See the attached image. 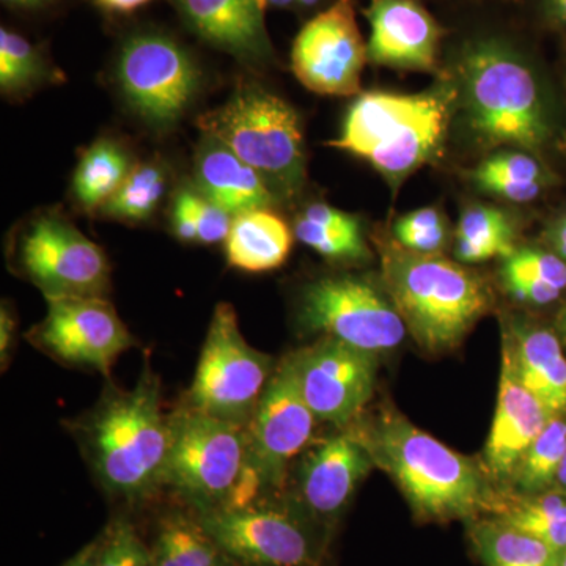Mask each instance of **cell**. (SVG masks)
<instances>
[{
  "mask_svg": "<svg viewBox=\"0 0 566 566\" xmlns=\"http://www.w3.org/2000/svg\"><path fill=\"white\" fill-rule=\"evenodd\" d=\"M449 77L465 132L483 150L513 148L539 158L553 144L556 120L542 77L510 36L480 32L458 43Z\"/></svg>",
  "mask_w": 566,
  "mask_h": 566,
  "instance_id": "1",
  "label": "cell"
},
{
  "mask_svg": "<svg viewBox=\"0 0 566 566\" xmlns=\"http://www.w3.org/2000/svg\"><path fill=\"white\" fill-rule=\"evenodd\" d=\"M161 395V379L145 354L133 389L109 382L93 408L69 424L103 490L129 505L163 490L170 422Z\"/></svg>",
  "mask_w": 566,
  "mask_h": 566,
  "instance_id": "2",
  "label": "cell"
},
{
  "mask_svg": "<svg viewBox=\"0 0 566 566\" xmlns=\"http://www.w3.org/2000/svg\"><path fill=\"white\" fill-rule=\"evenodd\" d=\"M349 430L420 520L471 521L493 510L499 491L485 465L442 444L395 409L382 408L370 419L363 416Z\"/></svg>",
  "mask_w": 566,
  "mask_h": 566,
  "instance_id": "3",
  "label": "cell"
},
{
  "mask_svg": "<svg viewBox=\"0 0 566 566\" xmlns=\"http://www.w3.org/2000/svg\"><path fill=\"white\" fill-rule=\"evenodd\" d=\"M457 109L452 80L420 93L368 92L349 107L331 147L363 158L398 191L409 175L433 163Z\"/></svg>",
  "mask_w": 566,
  "mask_h": 566,
  "instance_id": "4",
  "label": "cell"
},
{
  "mask_svg": "<svg viewBox=\"0 0 566 566\" xmlns=\"http://www.w3.org/2000/svg\"><path fill=\"white\" fill-rule=\"evenodd\" d=\"M382 283L406 327L430 353L455 348L493 307L488 283L442 255H422L397 241H379Z\"/></svg>",
  "mask_w": 566,
  "mask_h": 566,
  "instance_id": "5",
  "label": "cell"
},
{
  "mask_svg": "<svg viewBox=\"0 0 566 566\" xmlns=\"http://www.w3.org/2000/svg\"><path fill=\"white\" fill-rule=\"evenodd\" d=\"M197 123L205 136L230 148L279 196L293 197L303 188V129L296 111L279 96L259 85H243Z\"/></svg>",
  "mask_w": 566,
  "mask_h": 566,
  "instance_id": "6",
  "label": "cell"
},
{
  "mask_svg": "<svg viewBox=\"0 0 566 566\" xmlns=\"http://www.w3.org/2000/svg\"><path fill=\"white\" fill-rule=\"evenodd\" d=\"M169 422L163 488L197 515L232 504L248 469L244 428L203 415L182 401L170 412Z\"/></svg>",
  "mask_w": 566,
  "mask_h": 566,
  "instance_id": "7",
  "label": "cell"
},
{
  "mask_svg": "<svg viewBox=\"0 0 566 566\" xmlns=\"http://www.w3.org/2000/svg\"><path fill=\"white\" fill-rule=\"evenodd\" d=\"M7 262L46 301L107 297L111 290L106 253L59 210L36 211L18 223L10 234Z\"/></svg>",
  "mask_w": 566,
  "mask_h": 566,
  "instance_id": "8",
  "label": "cell"
},
{
  "mask_svg": "<svg viewBox=\"0 0 566 566\" xmlns=\"http://www.w3.org/2000/svg\"><path fill=\"white\" fill-rule=\"evenodd\" d=\"M197 516L240 566H322L331 542L290 497L270 495Z\"/></svg>",
  "mask_w": 566,
  "mask_h": 566,
  "instance_id": "9",
  "label": "cell"
},
{
  "mask_svg": "<svg viewBox=\"0 0 566 566\" xmlns=\"http://www.w3.org/2000/svg\"><path fill=\"white\" fill-rule=\"evenodd\" d=\"M316 422L301 387L296 352L286 354L244 428L248 469L241 493L251 499L281 493L293 461L312 444Z\"/></svg>",
  "mask_w": 566,
  "mask_h": 566,
  "instance_id": "10",
  "label": "cell"
},
{
  "mask_svg": "<svg viewBox=\"0 0 566 566\" xmlns=\"http://www.w3.org/2000/svg\"><path fill=\"white\" fill-rule=\"evenodd\" d=\"M270 354L245 342L232 305L219 303L211 316L193 381L182 398L216 419L245 428L275 370Z\"/></svg>",
  "mask_w": 566,
  "mask_h": 566,
  "instance_id": "11",
  "label": "cell"
},
{
  "mask_svg": "<svg viewBox=\"0 0 566 566\" xmlns=\"http://www.w3.org/2000/svg\"><path fill=\"white\" fill-rule=\"evenodd\" d=\"M300 322L307 333L375 356L398 348L408 331L385 283L357 274L324 275L308 283L301 294Z\"/></svg>",
  "mask_w": 566,
  "mask_h": 566,
  "instance_id": "12",
  "label": "cell"
},
{
  "mask_svg": "<svg viewBox=\"0 0 566 566\" xmlns=\"http://www.w3.org/2000/svg\"><path fill=\"white\" fill-rule=\"evenodd\" d=\"M117 80L142 120L155 129H170L196 102L202 70L172 36L144 31L123 41Z\"/></svg>",
  "mask_w": 566,
  "mask_h": 566,
  "instance_id": "13",
  "label": "cell"
},
{
  "mask_svg": "<svg viewBox=\"0 0 566 566\" xmlns=\"http://www.w3.org/2000/svg\"><path fill=\"white\" fill-rule=\"evenodd\" d=\"M46 303V315L24 338L55 363L109 378L118 357L137 346L107 297H62Z\"/></svg>",
  "mask_w": 566,
  "mask_h": 566,
  "instance_id": "14",
  "label": "cell"
},
{
  "mask_svg": "<svg viewBox=\"0 0 566 566\" xmlns=\"http://www.w3.org/2000/svg\"><path fill=\"white\" fill-rule=\"evenodd\" d=\"M367 62V43L357 25L354 0H335L329 9L312 18L294 39V76L318 95L359 93Z\"/></svg>",
  "mask_w": 566,
  "mask_h": 566,
  "instance_id": "15",
  "label": "cell"
},
{
  "mask_svg": "<svg viewBox=\"0 0 566 566\" xmlns=\"http://www.w3.org/2000/svg\"><path fill=\"white\" fill-rule=\"evenodd\" d=\"M305 401L318 422L338 430L364 416L375 394L378 356L331 337L296 352Z\"/></svg>",
  "mask_w": 566,
  "mask_h": 566,
  "instance_id": "16",
  "label": "cell"
},
{
  "mask_svg": "<svg viewBox=\"0 0 566 566\" xmlns=\"http://www.w3.org/2000/svg\"><path fill=\"white\" fill-rule=\"evenodd\" d=\"M375 468L370 453L349 428L308 446L297 464L290 499L333 538L357 488Z\"/></svg>",
  "mask_w": 566,
  "mask_h": 566,
  "instance_id": "17",
  "label": "cell"
},
{
  "mask_svg": "<svg viewBox=\"0 0 566 566\" xmlns=\"http://www.w3.org/2000/svg\"><path fill=\"white\" fill-rule=\"evenodd\" d=\"M368 62L386 69L441 73L447 31L419 0H370L364 10Z\"/></svg>",
  "mask_w": 566,
  "mask_h": 566,
  "instance_id": "18",
  "label": "cell"
},
{
  "mask_svg": "<svg viewBox=\"0 0 566 566\" xmlns=\"http://www.w3.org/2000/svg\"><path fill=\"white\" fill-rule=\"evenodd\" d=\"M553 415L517 379L509 345L502 342L501 381L483 465L493 482L510 483L517 464Z\"/></svg>",
  "mask_w": 566,
  "mask_h": 566,
  "instance_id": "19",
  "label": "cell"
},
{
  "mask_svg": "<svg viewBox=\"0 0 566 566\" xmlns=\"http://www.w3.org/2000/svg\"><path fill=\"white\" fill-rule=\"evenodd\" d=\"M185 24L200 40L227 52L244 65L274 61L264 24L266 0H172Z\"/></svg>",
  "mask_w": 566,
  "mask_h": 566,
  "instance_id": "20",
  "label": "cell"
},
{
  "mask_svg": "<svg viewBox=\"0 0 566 566\" xmlns=\"http://www.w3.org/2000/svg\"><path fill=\"white\" fill-rule=\"evenodd\" d=\"M196 189L212 203L234 216L273 207L275 196L266 180L226 145L212 137L197 150Z\"/></svg>",
  "mask_w": 566,
  "mask_h": 566,
  "instance_id": "21",
  "label": "cell"
},
{
  "mask_svg": "<svg viewBox=\"0 0 566 566\" xmlns=\"http://www.w3.org/2000/svg\"><path fill=\"white\" fill-rule=\"evenodd\" d=\"M517 379L553 416H566V356L556 331L527 322L510 323L502 335Z\"/></svg>",
  "mask_w": 566,
  "mask_h": 566,
  "instance_id": "22",
  "label": "cell"
},
{
  "mask_svg": "<svg viewBox=\"0 0 566 566\" xmlns=\"http://www.w3.org/2000/svg\"><path fill=\"white\" fill-rule=\"evenodd\" d=\"M292 245V230L270 208L243 212L234 216L227 237V262L245 273H266L286 262Z\"/></svg>",
  "mask_w": 566,
  "mask_h": 566,
  "instance_id": "23",
  "label": "cell"
},
{
  "mask_svg": "<svg viewBox=\"0 0 566 566\" xmlns=\"http://www.w3.org/2000/svg\"><path fill=\"white\" fill-rule=\"evenodd\" d=\"M155 566H240L186 510H169L156 521L150 543Z\"/></svg>",
  "mask_w": 566,
  "mask_h": 566,
  "instance_id": "24",
  "label": "cell"
},
{
  "mask_svg": "<svg viewBox=\"0 0 566 566\" xmlns=\"http://www.w3.org/2000/svg\"><path fill=\"white\" fill-rule=\"evenodd\" d=\"M294 237L329 262H363L370 256L360 219L331 205H308L294 222Z\"/></svg>",
  "mask_w": 566,
  "mask_h": 566,
  "instance_id": "25",
  "label": "cell"
},
{
  "mask_svg": "<svg viewBox=\"0 0 566 566\" xmlns=\"http://www.w3.org/2000/svg\"><path fill=\"white\" fill-rule=\"evenodd\" d=\"M471 178L482 191L513 203L535 202L553 182V174L538 156L513 148L491 153Z\"/></svg>",
  "mask_w": 566,
  "mask_h": 566,
  "instance_id": "26",
  "label": "cell"
},
{
  "mask_svg": "<svg viewBox=\"0 0 566 566\" xmlns=\"http://www.w3.org/2000/svg\"><path fill=\"white\" fill-rule=\"evenodd\" d=\"M468 535L485 566H557L560 556L536 536L491 515L468 521Z\"/></svg>",
  "mask_w": 566,
  "mask_h": 566,
  "instance_id": "27",
  "label": "cell"
},
{
  "mask_svg": "<svg viewBox=\"0 0 566 566\" xmlns=\"http://www.w3.org/2000/svg\"><path fill=\"white\" fill-rule=\"evenodd\" d=\"M134 164L120 142L103 137L82 153L71 193L81 210L99 212L118 192Z\"/></svg>",
  "mask_w": 566,
  "mask_h": 566,
  "instance_id": "28",
  "label": "cell"
},
{
  "mask_svg": "<svg viewBox=\"0 0 566 566\" xmlns=\"http://www.w3.org/2000/svg\"><path fill=\"white\" fill-rule=\"evenodd\" d=\"M490 515L536 536L557 553L566 549V493L557 488L534 494L499 491Z\"/></svg>",
  "mask_w": 566,
  "mask_h": 566,
  "instance_id": "29",
  "label": "cell"
},
{
  "mask_svg": "<svg viewBox=\"0 0 566 566\" xmlns=\"http://www.w3.org/2000/svg\"><path fill=\"white\" fill-rule=\"evenodd\" d=\"M516 227L506 212L491 205H471L461 214L455 230L458 263L476 264L505 259L516 249Z\"/></svg>",
  "mask_w": 566,
  "mask_h": 566,
  "instance_id": "30",
  "label": "cell"
},
{
  "mask_svg": "<svg viewBox=\"0 0 566 566\" xmlns=\"http://www.w3.org/2000/svg\"><path fill=\"white\" fill-rule=\"evenodd\" d=\"M65 80L43 48L21 33L0 29V91L9 98H25L48 84Z\"/></svg>",
  "mask_w": 566,
  "mask_h": 566,
  "instance_id": "31",
  "label": "cell"
},
{
  "mask_svg": "<svg viewBox=\"0 0 566 566\" xmlns=\"http://www.w3.org/2000/svg\"><path fill=\"white\" fill-rule=\"evenodd\" d=\"M566 453V416H553L532 442L510 480L513 493L553 490Z\"/></svg>",
  "mask_w": 566,
  "mask_h": 566,
  "instance_id": "32",
  "label": "cell"
},
{
  "mask_svg": "<svg viewBox=\"0 0 566 566\" xmlns=\"http://www.w3.org/2000/svg\"><path fill=\"white\" fill-rule=\"evenodd\" d=\"M167 182L169 175L161 163L134 164L122 188L99 214L125 223L148 221L166 196Z\"/></svg>",
  "mask_w": 566,
  "mask_h": 566,
  "instance_id": "33",
  "label": "cell"
},
{
  "mask_svg": "<svg viewBox=\"0 0 566 566\" xmlns=\"http://www.w3.org/2000/svg\"><path fill=\"white\" fill-rule=\"evenodd\" d=\"M232 222V214L212 203L196 188H182L175 196L172 232L182 243H226Z\"/></svg>",
  "mask_w": 566,
  "mask_h": 566,
  "instance_id": "34",
  "label": "cell"
},
{
  "mask_svg": "<svg viewBox=\"0 0 566 566\" xmlns=\"http://www.w3.org/2000/svg\"><path fill=\"white\" fill-rule=\"evenodd\" d=\"M502 282H528L566 292V263L551 249L521 245L502 259Z\"/></svg>",
  "mask_w": 566,
  "mask_h": 566,
  "instance_id": "35",
  "label": "cell"
},
{
  "mask_svg": "<svg viewBox=\"0 0 566 566\" xmlns=\"http://www.w3.org/2000/svg\"><path fill=\"white\" fill-rule=\"evenodd\" d=\"M392 238L408 251L422 255H442L449 244V226L438 208H419L395 221Z\"/></svg>",
  "mask_w": 566,
  "mask_h": 566,
  "instance_id": "36",
  "label": "cell"
},
{
  "mask_svg": "<svg viewBox=\"0 0 566 566\" xmlns=\"http://www.w3.org/2000/svg\"><path fill=\"white\" fill-rule=\"evenodd\" d=\"M96 566H155L150 546L128 517L118 515L99 535Z\"/></svg>",
  "mask_w": 566,
  "mask_h": 566,
  "instance_id": "37",
  "label": "cell"
},
{
  "mask_svg": "<svg viewBox=\"0 0 566 566\" xmlns=\"http://www.w3.org/2000/svg\"><path fill=\"white\" fill-rule=\"evenodd\" d=\"M17 327V316H14L10 305L3 303L2 308H0V360H2L3 370L9 367L10 357L13 354Z\"/></svg>",
  "mask_w": 566,
  "mask_h": 566,
  "instance_id": "38",
  "label": "cell"
},
{
  "mask_svg": "<svg viewBox=\"0 0 566 566\" xmlns=\"http://www.w3.org/2000/svg\"><path fill=\"white\" fill-rule=\"evenodd\" d=\"M534 2L536 13L546 25L566 32V0H534Z\"/></svg>",
  "mask_w": 566,
  "mask_h": 566,
  "instance_id": "39",
  "label": "cell"
},
{
  "mask_svg": "<svg viewBox=\"0 0 566 566\" xmlns=\"http://www.w3.org/2000/svg\"><path fill=\"white\" fill-rule=\"evenodd\" d=\"M546 241L551 251L560 256L566 263V211L551 223L546 232Z\"/></svg>",
  "mask_w": 566,
  "mask_h": 566,
  "instance_id": "40",
  "label": "cell"
},
{
  "mask_svg": "<svg viewBox=\"0 0 566 566\" xmlns=\"http://www.w3.org/2000/svg\"><path fill=\"white\" fill-rule=\"evenodd\" d=\"M98 547L99 536H96L93 542L82 547L80 553L74 554V556L62 566H96V560H98Z\"/></svg>",
  "mask_w": 566,
  "mask_h": 566,
  "instance_id": "41",
  "label": "cell"
},
{
  "mask_svg": "<svg viewBox=\"0 0 566 566\" xmlns=\"http://www.w3.org/2000/svg\"><path fill=\"white\" fill-rule=\"evenodd\" d=\"M98 6L109 11H117V13H129L140 9V7L147 6L151 0H95Z\"/></svg>",
  "mask_w": 566,
  "mask_h": 566,
  "instance_id": "42",
  "label": "cell"
},
{
  "mask_svg": "<svg viewBox=\"0 0 566 566\" xmlns=\"http://www.w3.org/2000/svg\"><path fill=\"white\" fill-rule=\"evenodd\" d=\"M57 0H2L3 6L20 11H43L54 6Z\"/></svg>",
  "mask_w": 566,
  "mask_h": 566,
  "instance_id": "43",
  "label": "cell"
},
{
  "mask_svg": "<svg viewBox=\"0 0 566 566\" xmlns=\"http://www.w3.org/2000/svg\"><path fill=\"white\" fill-rule=\"evenodd\" d=\"M556 331L558 338H560L562 346L566 352V304L560 308L556 318Z\"/></svg>",
  "mask_w": 566,
  "mask_h": 566,
  "instance_id": "44",
  "label": "cell"
},
{
  "mask_svg": "<svg viewBox=\"0 0 566 566\" xmlns=\"http://www.w3.org/2000/svg\"><path fill=\"white\" fill-rule=\"evenodd\" d=\"M554 488H557V490L564 491V493H566V453L564 461H562L560 469H558L556 485H554Z\"/></svg>",
  "mask_w": 566,
  "mask_h": 566,
  "instance_id": "45",
  "label": "cell"
},
{
  "mask_svg": "<svg viewBox=\"0 0 566 566\" xmlns=\"http://www.w3.org/2000/svg\"><path fill=\"white\" fill-rule=\"evenodd\" d=\"M300 0H266L268 6L275 7V9H289V7L297 6Z\"/></svg>",
  "mask_w": 566,
  "mask_h": 566,
  "instance_id": "46",
  "label": "cell"
},
{
  "mask_svg": "<svg viewBox=\"0 0 566 566\" xmlns=\"http://www.w3.org/2000/svg\"><path fill=\"white\" fill-rule=\"evenodd\" d=\"M319 2H322V0H300L297 7H301V9H314Z\"/></svg>",
  "mask_w": 566,
  "mask_h": 566,
  "instance_id": "47",
  "label": "cell"
},
{
  "mask_svg": "<svg viewBox=\"0 0 566 566\" xmlns=\"http://www.w3.org/2000/svg\"><path fill=\"white\" fill-rule=\"evenodd\" d=\"M557 566H566V549L564 551V553H560V556H558Z\"/></svg>",
  "mask_w": 566,
  "mask_h": 566,
  "instance_id": "48",
  "label": "cell"
}]
</instances>
